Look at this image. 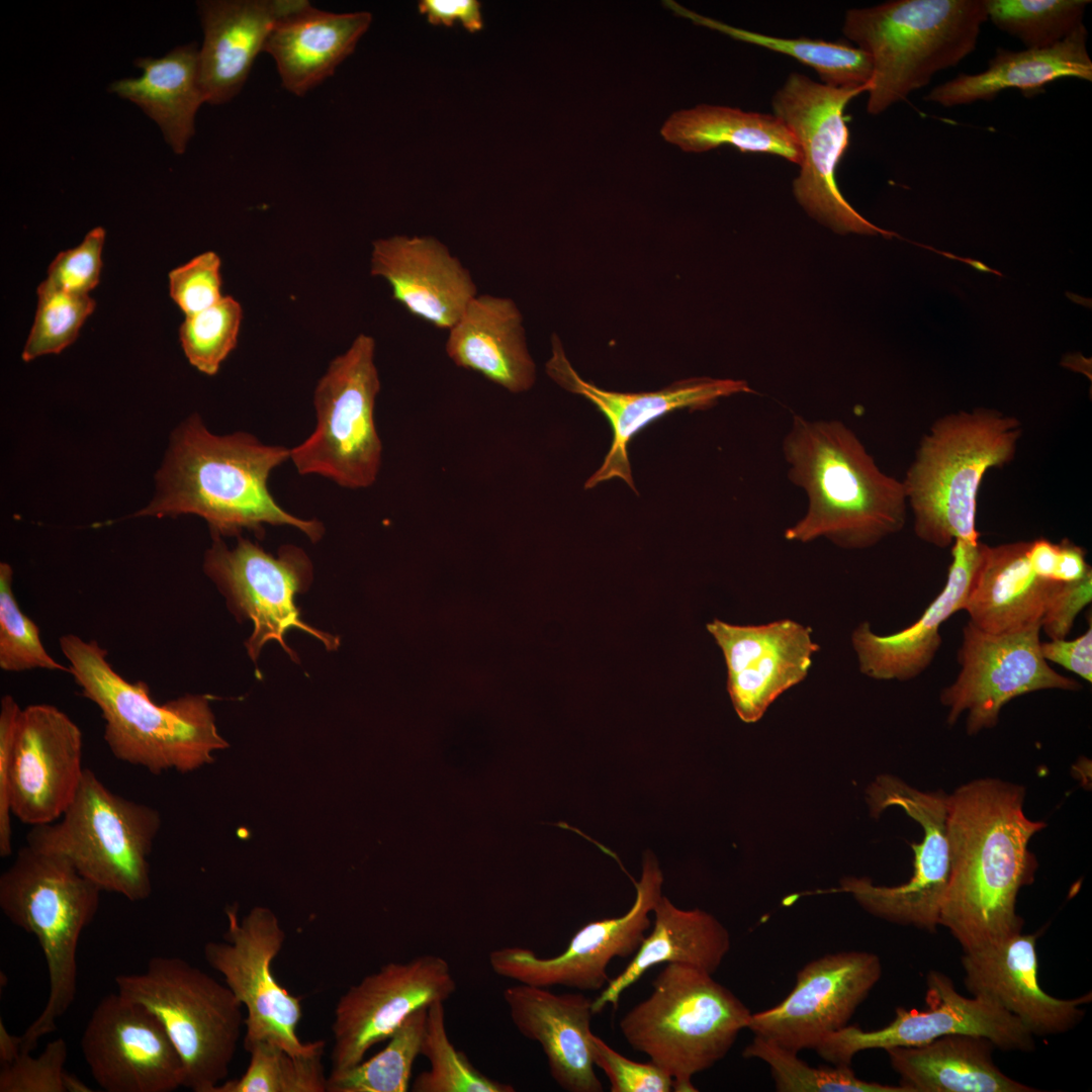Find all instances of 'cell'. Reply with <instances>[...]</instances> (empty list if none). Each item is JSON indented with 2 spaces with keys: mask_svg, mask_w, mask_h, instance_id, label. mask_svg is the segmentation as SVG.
Masks as SVG:
<instances>
[{
  "mask_svg": "<svg viewBox=\"0 0 1092 1092\" xmlns=\"http://www.w3.org/2000/svg\"><path fill=\"white\" fill-rule=\"evenodd\" d=\"M1025 788L995 778L973 780L947 794L950 874L939 925L964 951L1022 931L1017 895L1032 884V836L1045 828L1024 813Z\"/></svg>",
  "mask_w": 1092,
  "mask_h": 1092,
  "instance_id": "1",
  "label": "cell"
},
{
  "mask_svg": "<svg viewBox=\"0 0 1092 1092\" xmlns=\"http://www.w3.org/2000/svg\"><path fill=\"white\" fill-rule=\"evenodd\" d=\"M290 459V449L262 443L247 432L215 435L193 415L177 427L157 474L152 502L135 517L196 515L211 536H258L265 525L290 526L311 542L324 535L323 524L284 511L268 488L271 472Z\"/></svg>",
  "mask_w": 1092,
  "mask_h": 1092,
  "instance_id": "2",
  "label": "cell"
},
{
  "mask_svg": "<svg viewBox=\"0 0 1092 1092\" xmlns=\"http://www.w3.org/2000/svg\"><path fill=\"white\" fill-rule=\"evenodd\" d=\"M783 453L790 480L808 497L804 517L786 530L787 540L824 537L844 549H866L903 529V482L883 472L840 421L794 417Z\"/></svg>",
  "mask_w": 1092,
  "mask_h": 1092,
  "instance_id": "3",
  "label": "cell"
},
{
  "mask_svg": "<svg viewBox=\"0 0 1092 1092\" xmlns=\"http://www.w3.org/2000/svg\"><path fill=\"white\" fill-rule=\"evenodd\" d=\"M69 673L104 720L103 738L113 756L153 775L188 772L213 761L229 747L219 735L207 695H184L158 704L149 686L122 677L96 640L60 637Z\"/></svg>",
  "mask_w": 1092,
  "mask_h": 1092,
  "instance_id": "4",
  "label": "cell"
},
{
  "mask_svg": "<svg viewBox=\"0 0 1092 1092\" xmlns=\"http://www.w3.org/2000/svg\"><path fill=\"white\" fill-rule=\"evenodd\" d=\"M1021 423L991 408L937 419L918 445L902 480L915 535L946 548L957 539L979 540L978 492L984 475L1016 454Z\"/></svg>",
  "mask_w": 1092,
  "mask_h": 1092,
  "instance_id": "5",
  "label": "cell"
},
{
  "mask_svg": "<svg viewBox=\"0 0 1092 1092\" xmlns=\"http://www.w3.org/2000/svg\"><path fill=\"white\" fill-rule=\"evenodd\" d=\"M986 0H893L846 11L842 32L871 60L867 111L878 115L957 66L977 46Z\"/></svg>",
  "mask_w": 1092,
  "mask_h": 1092,
  "instance_id": "6",
  "label": "cell"
},
{
  "mask_svg": "<svg viewBox=\"0 0 1092 1092\" xmlns=\"http://www.w3.org/2000/svg\"><path fill=\"white\" fill-rule=\"evenodd\" d=\"M652 991L620 1020L628 1044L667 1073L675 1092H696L692 1079L722 1060L751 1012L701 969L665 964Z\"/></svg>",
  "mask_w": 1092,
  "mask_h": 1092,
  "instance_id": "7",
  "label": "cell"
},
{
  "mask_svg": "<svg viewBox=\"0 0 1092 1092\" xmlns=\"http://www.w3.org/2000/svg\"><path fill=\"white\" fill-rule=\"evenodd\" d=\"M101 890L63 855L21 847L0 876V908L6 918L33 934L48 967L50 990L37 1018L21 1036V1052L56 1029L77 992V948L93 921Z\"/></svg>",
  "mask_w": 1092,
  "mask_h": 1092,
  "instance_id": "8",
  "label": "cell"
},
{
  "mask_svg": "<svg viewBox=\"0 0 1092 1092\" xmlns=\"http://www.w3.org/2000/svg\"><path fill=\"white\" fill-rule=\"evenodd\" d=\"M160 828L156 808L113 793L85 768L66 812L32 826L26 844L65 856L101 891L139 902L153 891L150 856Z\"/></svg>",
  "mask_w": 1092,
  "mask_h": 1092,
  "instance_id": "9",
  "label": "cell"
},
{
  "mask_svg": "<svg viewBox=\"0 0 1092 1092\" xmlns=\"http://www.w3.org/2000/svg\"><path fill=\"white\" fill-rule=\"evenodd\" d=\"M117 992L162 1023L183 1066V1087L212 1092L230 1071L245 1026L225 984L177 957L152 958L142 973L116 976Z\"/></svg>",
  "mask_w": 1092,
  "mask_h": 1092,
  "instance_id": "10",
  "label": "cell"
},
{
  "mask_svg": "<svg viewBox=\"0 0 1092 1092\" xmlns=\"http://www.w3.org/2000/svg\"><path fill=\"white\" fill-rule=\"evenodd\" d=\"M374 356V339L360 334L317 381L315 429L290 449V460L299 474L321 475L351 489L375 482L382 444L374 423L380 390Z\"/></svg>",
  "mask_w": 1092,
  "mask_h": 1092,
  "instance_id": "11",
  "label": "cell"
},
{
  "mask_svg": "<svg viewBox=\"0 0 1092 1092\" xmlns=\"http://www.w3.org/2000/svg\"><path fill=\"white\" fill-rule=\"evenodd\" d=\"M864 87H832L800 73H791L774 94V114L791 130L801 151L800 173L793 191L807 213L841 234H897L883 230L859 214L843 197L837 166L849 145L844 111Z\"/></svg>",
  "mask_w": 1092,
  "mask_h": 1092,
  "instance_id": "12",
  "label": "cell"
},
{
  "mask_svg": "<svg viewBox=\"0 0 1092 1092\" xmlns=\"http://www.w3.org/2000/svg\"><path fill=\"white\" fill-rule=\"evenodd\" d=\"M203 569L238 621L253 623L246 642L253 661L269 641H277L296 661V654L284 641L293 628L315 637L328 650L338 648L339 639L306 624L295 604L296 595L306 592L313 578L312 562L301 548L283 545L274 556L242 536H238L234 548L228 547L221 537L212 536Z\"/></svg>",
  "mask_w": 1092,
  "mask_h": 1092,
  "instance_id": "13",
  "label": "cell"
},
{
  "mask_svg": "<svg viewBox=\"0 0 1092 1092\" xmlns=\"http://www.w3.org/2000/svg\"><path fill=\"white\" fill-rule=\"evenodd\" d=\"M225 913L223 939L206 942L203 954L247 1010L245 1050L258 1041L275 1043L297 1056L324 1050L323 1039L300 1040V999L282 987L272 972L286 938L277 916L266 907H255L242 919L236 908L230 907Z\"/></svg>",
  "mask_w": 1092,
  "mask_h": 1092,
  "instance_id": "14",
  "label": "cell"
},
{
  "mask_svg": "<svg viewBox=\"0 0 1092 1092\" xmlns=\"http://www.w3.org/2000/svg\"><path fill=\"white\" fill-rule=\"evenodd\" d=\"M871 812L879 816L897 806L922 828L920 843H913V874L899 886L874 885L868 878L848 877L828 892L850 894L869 913L887 921L935 932L950 874L947 841V794L922 792L900 779L883 775L867 791Z\"/></svg>",
  "mask_w": 1092,
  "mask_h": 1092,
  "instance_id": "15",
  "label": "cell"
},
{
  "mask_svg": "<svg viewBox=\"0 0 1092 1092\" xmlns=\"http://www.w3.org/2000/svg\"><path fill=\"white\" fill-rule=\"evenodd\" d=\"M1040 626L1013 633L985 632L970 621L963 628L958 652L961 670L942 689L939 700L953 725L967 713L969 735L994 728L1002 708L1011 700L1043 690L1075 692L1077 680L1058 673L1040 652Z\"/></svg>",
  "mask_w": 1092,
  "mask_h": 1092,
  "instance_id": "16",
  "label": "cell"
},
{
  "mask_svg": "<svg viewBox=\"0 0 1092 1092\" xmlns=\"http://www.w3.org/2000/svg\"><path fill=\"white\" fill-rule=\"evenodd\" d=\"M662 884L659 864L647 852L640 881L635 883V901L624 915L585 924L555 957L541 958L530 948L507 946L489 952V966L497 976L521 984L602 991L611 980L607 973L611 961L633 957L642 943L651 926L649 914L662 896Z\"/></svg>",
  "mask_w": 1092,
  "mask_h": 1092,
  "instance_id": "17",
  "label": "cell"
},
{
  "mask_svg": "<svg viewBox=\"0 0 1092 1092\" xmlns=\"http://www.w3.org/2000/svg\"><path fill=\"white\" fill-rule=\"evenodd\" d=\"M926 986L927 1010L898 1007L895 1019L876 1030L846 1025L825 1037L817 1054L835 1066H850L861 1051L920 1045L950 1034L983 1036L1002 1051L1034 1050V1035L994 1001L960 994L951 979L937 971L928 973Z\"/></svg>",
  "mask_w": 1092,
  "mask_h": 1092,
  "instance_id": "18",
  "label": "cell"
},
{
  "mask_svg": "<svg viewBox=\"0 0 1092 1092\" xmlns=\"http://www.w3.org/2000/svg\"><path fill=\"white\" fill-rule=\"evenodd\" d=\"M457 983L449 963L437 954L391 962L366 975L339 998L332 1024V1071L364 1060L415 1011L446 1002Z\"/></svg>",
  "mask_w": 1092,
  "mask_h": 1092,
  "instance_id": "19",
  "label": "cell"
},
{
  "mask_svg": "<svg viewBox=\"0 0 1092 1092\" xmlns=\"http://www.w3.org/2000/svg\"><path fill=\"white\" fill-rule=\"evenodd\" d=\"M96 1084L106 1092H172L183 1087L181 1059L160 1020L120 993L103 997L81 1036Z\"/></svg>",
  "mask_w": 1092,
  "mask_h": 1092,
  "instance_id": "20",
  "label": "cell"
},
{
  "mask_svg": "<svg viewBox=\"0 0 1092 1092\" xmlns=\"http://www.w3.org/2000/svg\"><path fill=\"white\" fill-rule=\"evenodd\" d=\"M882 975L879 957L838 951L813 960L797 974L796 985L778 1005L752 1013L754 1035L798 1053L813 1049L847 1025Z\"/></svg>",
  "mask_w": 1092,
  "mask_h": 1092,
  "instance_id": "21",
  "label": "cell"
},
{
  "mask_svg": "<svg viewBox=\"0 0 1092 1092\" xmlns=\"http://www.w3.org/2000/svg\"><path fill=\"white\" fill-rule=\"evenodd\" d=\"M82 750L80 728L56 706L21 709L10 764L12 815L31 827L59 820L80 788Z\"/></svg>",
  "mask_w": 1092,
  "mask_h": 1092,
  "instance_id": "22",
  "label": "cell"
},
{
  "mask_svg": "<svg viewBox=\"0 0 1092 1092\" xmlns=\"http://www.w3.org/2000/svg\"><path fill=\"white\" fill-rule=\"evenodd\" d=\"M706 628L723 652L727 691L746 723L757 722L777 698L803 681L820 649L811 628L790 619L762 625L714 619Z\"/></svg>",
  "mask_w": 1092,
  "mask_h": 1092,
  "instance_id": "23",
  "label": "cell"
},
{
  "mask_svg": "<svg viewBox=\"0 0 1092 1092\" xmlns=\"http://www.w3.org/2000/svg\"><path fill=\"white\" fill-rule=\"evenodd\" d=\"M551 345L547 374L562 388L589 400L608 419L613 431L611 448L601 467L585 481V489L621 478L636 492L627 448L638 433L676 410L708 408L721 397L751 391L745 381L710 377L684 379L656 391H609L579 376L556 335L552 336Z\"/></svg>",
  "mask_w": 1092,
  "mask_h": 1092,
  "instance_id": "24",
  "label": "cell"
},
{
  "mask_svg": "<svg viewBox=\"0 0 1092 1092\" xmlns=\"http://www.w3.org/2000/svg\"><path fill=\"white\" fill-rule=\"evenodd\" d=\"M1036 938L1018 932L964 951V984L972 995L1014 1015L1033 1035L1064 1033L1080 1022L1081 1006L1091 1001V993L1075 999L1045 993L1037 980Z\"/></svg>",
  "mask_w": 1092,
  "mask_h": 1092,
  "instance_id": "25",
  "label": "cell"
},
{
  "mask_svg": "<svg viewBox=\"0 0 1092 1092\" xmlns=\"http://www.w3.org/2000/svg\"><path fill=\"white\" fill-rule=\"evenodd\" d=\"M370 274L411 314L449 330L477 295L470 272L438 239L392 236L372 243Z\"/></svg>",
  "mask_w": 1092,
  "mask_h": 1092,
  "instance_id": "26",
  "label": "cell"
},
{
  "mask_svg": "<svg viewBox=\"0 0 1092 1092\" xmlns=\"http://www.w3.org/2000/svg\"><path fill=\"white\" fill-rule=\"evenodd\" d=\"M504 1001L514 1026L541 1045L553 1081L567 1092H602L592 1055L593 1000L578 992L555 993L518 983Z\"/></svg>",
  "mask_w": 1092,
  "mask_h": 1092,
  "instance_id": "27",
  "label": "cell"
},
{
  "mask_svg": "<svg viewBox=\"0 0 1092 1092\" xmlns=\"http://www.w3.org/2000/svg\"><path fill=\"white\" fill-rule=\"evenodd\" d=\"M985 546L979 540H954L943 588L909 627L885 636L874 633L868 622L854 629L851 643L861 673L875 679L909 680L931 664L942 643L940 627L964 611Z\"/></svg>",
  "mask_w": 1092,
  "mask_h": 1092,
  "instance_id": "28",
  "label": "cell"
},
{
  "mask_svg": "<svg viewBox=\"0 0 1092 1092\" xmlns=\"http://www.w3.org/2000/svg\"><path fill=\"white\" fill-rule=\"evenodd\" d=\"M304 0H204L197 3L203 29L198 70L205 102L232 100L277 22L300 10Z\"/></svg>",
  "mask_w": 1092,
  "mask_h": 1092,
  "instance_id": "29",
  "label": "cell"
},
{
  "mask_svg": "<svg viewBox=\"0 0 1092 1092\" xmlns=\"http://www.w3.org/2000/svg\"><path fill=\"white\" fill-rule=\"evenodd\" d=\"M522 322L511 298L477 294L448 330L446 353L458 367L513 393L526 391L535 382L536 368Z\"/></svg>",
  "mask_w": 1092,
  "mask_h": 1092,
  "instance_id": "30",
  "label": "cell"
},
{
  "mask_svg": "<svg viewBox=\"0 0 1092 1092\" xmlns=\"http://www.w3.org/2000/svg\"><path fill=\"white\" fill-rule=\"evenodd\" d=\"M371 21L366 11L334 13L308 3L277 22L263 52L274 59L283 87L302 96L334 74Z\"/></svg>",
  "mask_w": 1092,
  "mask_h": 1092,
  "instance_id": "31",
  "label": "cell"
},
{
  "mask_svg": "<svg viewBox=\"0 0 1092 1092\" xmlns=\"http://www.w3.org/2000/svg\"><path fill=\"white\" fill-rule=\"evenodd\" d=\"M1087 40L1088 31L1081 24L1050 48L1023 51L999 48L985 71L973 75L960 74L932 88L924 99L944 107H953L991 100L1010 88L1031 95L1062 78L1092 81V61Z\"/></svg>",
  "mask_w": 1092,
  "mask_h": 1092,
  "instance_id": "32",
  "label": "cell"
},
{
  "mask_svg": "<svg viewBox=\"0 0 1092 1092\" xmlns=\"http://www.w3.org/2000/svg\"><path fill=\"white\" fill-rule=\"evenodd\" d=\"M652 912V930L625 969L593 1000L595 1014L608 1005L616 1008L623 992L657 965H688L713 975L731 948L729 931L704 910L679 909L661 896Z\"/></svg>",
  "mask_w": 1092,
  "mask_h": 1092,
  "instance_id": "33",
  "label": "cell"
},
{
  "mask_svg": "<svg viewBox=\"0 0 1092 1092\" xmlns=\"http://www.w3.org/2000/svg\"><path fill=\"white\" fill-rule=\"evenodd\" d=\"M1029 542L985 546L964 607L970 622L994 633H1013L1040 626L1058 581L1043 579L1030 568Z\"/></svg>",
  "mask_w": 1092,
  "mask_h": 1092,
  "instance_id": "34",
  "label": "cell"
},
{
  "mask_svg": "<svg viewBox=\"0 0 1092 1092\" xmlns=\"http://www.w3.org/2000/svg\"><path fill=\"white\" fill-rule=\"evenodd\" d=\"M986 1037L950 1034L928 1043L886 1050L907 1092H1033L994 1063Z\"/></svg>",
  "mask_w": 1092,
  "mask_h": 1092,
  "instance_id": "35",
  "label": "cell"
},
{
  "mask_svg": "<svg viewBox=\"0 0 1092 1092\" xmlns=\"http://www.w3.org/2000/svg\"><path fill=\"white\" fill-rule=\"evenodd\" d=\"M195 43L178 46L165 56L139 58L136 78L112 82L108 91L136 104L160 127L174 153L182 155L195 132V115L205 102Z\"/></svg>",
  "mask_w": 1092,
  "mask_h": 1092,
  "instance_id": "36",
  "label": "cell"
},
{
  "mask_svg": "<svg viewBox=\"0 0 1092 1092\" xmlns=\"http://www.w3.org/2000/svg\"><path fill=\"white\" fill-rule=\"evenodd\" d=\"M661 135L688 153L730 145L740 152L769 154L801 163L797 140L775 114L701 104L674 112L662 125Z\"/></svg>",
  "mask_w": 1092,
  "mask_h": 1092,
  "instance_id": "37",
  "label": "cell"
},
{
  "mask_svg": "<svg viewBox=\"0 0 1092 1092\" xmlns=\"http://www.w3.org/2000/svg\"><path fill=\"white\" fill-rule=\"evenodd\" d=\"M669 6L700 25L725 33L734 39L789 56L811 67L825 85L864 87L868 91L872 77L871 60L855 46L804 36L789 38L767 35L703 16L674 2H669Z\"/></svg>",
  "mask_w": 1092,
  "mask_h": 1092,
  "instance_id": "38",
  "label": "cell"
},
{
  "mask_svg": "<svg viewBox=\"0 0 1092 1092\" xmlns=\"http://www.w3.org/2000/svg\"><path fill=\"white\" fill-rule=\"evenodd\" d=\"M427 1008L412 1013L375 1056L346 1070L331 1071L327 1092H405L421 1053Z\"/></svg>",
  "mask_w": 1092,
  "mask_h": 1092,
  "instance_id": "39",
  "label": "cell"
},
{
  "mask_svg": "<svg viewBox=\"0 0 1092 1092\" xmlns=\"http://www.w3.org/2000/svg\"><path fill=\"white\" fill-rule=\"evenodd\" d=\"M421 1056L430 1068L413 1081V1092H515L514 1086L481 1073L448 1036L444 1002L427 1009Z\"/></svg>",
  "mask_w": 1092,
  "mask_h": 1092,
  "instance_id": "40",
  "label": "cell"
},
{
  "mask_svg": "<svg viewBox=\"0 0 1092 1092\" xmlns=\"http://www.w3.org/2000/svg\"><path fill=\"white\" fill-rule=\"evenodd\" d=\"M246 1051L250 1063L245 1073L224 1080L212 1092H327L325 1049L297 1056L275 1043L258 1041Z\"/></svg>",
  "mask_w": 1092,
  "mask_h": 1092,
  "instance_id": "41",
  "label": "cell"
},
{
  "mask_svg": "<svg viewBox=\"0 0 1092 1092\" xmlns=\"http://www.w3.org/2000/svg\"><path fill=\"white\" fill-rule=\"evenodd\" d=\"M1088 0H986L987 20L1026 49L1050 48L1083 24Z\"/></svg>",
  "mask_w": 1092,
  "mask_h": 1092,
  "instance_id": "42",
  "label": "cell"
},
{
  "mask_svg": "<svg viewBox=\"0 0 1092 1092\" xmlns=\"http://www.w3.org/2000/svg\"><path fill=\"white\" fill-rule=\"evenodd\" d=\"M742 1056L763 1061L780 1092H907L901 1085H883L857 1078L850 1066L814 1068L767 1039L754 1035Z\"/></svg>",
  "mask_w": 1092,
  "mask_h": 1092,
  "instance_id": "43",
  "label": "cell"
},
{
  "mask_svg": "<svg viewBox=\"0 0 1092 1092\" xmlns=\"http://www.w3.org/2000/svg\"><path fill=\"white\" fill-rule=\"evenodd\" d=\"M242 321V305L230 295L206 309L185 315L179 338L189 363L206 375H215L238 344Z\"/></svg>",
  "mask_w": 1092,
  "mask_h": 1092,
  "instance_id": "44",
  "label": "cell"
},
{
  "mask_svg": "<svg viewBox=\"0 0 1092 1092\" xmlns=\"http://www.w3.org/2000/svg\"><path fill=\"white\" fill-rule=\"evenodd\" d=\"M0 667L8 672L35 668L69 672L46 650L37 625L19 608L13 592V569L0 563Z\"/></svg>",
  "mask_w": 1092,
  "mask_h": 1092,
  "instance_id": "45",
  "label": "cell"
},
{
  "mask_svg": "<svg viewBox=\"0 0 1092 1092\" xmlns=\"http://www.w3.org/2000/svg\"><path fill=\"white\" fill-rule=\"evenodd\" d=\"M34 322L22 351L29 362L47 354H58L71 345L94 308L89 294H74L38 285Z\"/></svg>",
  "mask_w": 1092,
  "mask_h": 1092,
  "instance_id": "46",
  "label": "cell"
},
{
  "mask_svg": "<svg viewBox=\"0 0 1092 1092\" xmlns=\"http://www.w3.org/2000/svg\"><path fill=\"white\" fill-rule=\"evenodd\" d=\"M67 1056L62 1037L49 1041L37 1057L21 1052L12 1062L1 1065L0 1092H66Z\"/></svg>",
  "mask_w": 1092,
  "mask_h": 1092,
  "instance_id": "47",
  "label": "cell"
},
{
  "mask_svg": "<svg viewBox=\"0 0 1092 1092\" xmlns=\"http://www.w3.org/2000/svg\"><path fill=\"white\" fill-rule=\"evenodd\" d=\"M105 230L92 229L75 248L63 251L51 263L39 286L74 294H88L99 282Z\"/></svg>",
  "mask_w": 1092,
  "mask_h": 1092,
  "instance_id": "48",
  "label": "cell"
},
{
  "mask_svg": "<svg viewBox=\"0 0 1092 1092\" xmlns=\"http://www.w3.org/2000/svg\"><path fill=\"white\" fill-rule=\"evenodd\" d=\"M220 266L218 255L207 251L170 271V296L185 315L206 309L223 297Z\"/></svg>",
  "mask_w": 1092,
  "mask_h": 1092,
  "instance_id": "49",
  "label": "cell"
},
{
  "mask_svg": "<svg viewBox=\"0 0 1092 1092\" xmlns=\"http://www.w3.org/2000/svg\"><path fill=\"white\" fill-rule=\"evenodd\" d=\"M592 1055L595 1066L608 1077L611 1092H670L671 1077L651 1061L630 1060L592 1034Z\"/></svg>",
  "mask_w": 1092,
  "mask_h": 1092,
  "instance_id": "50",
  "label": "cell"
},
{
  "mask_svg": "<svg viewBox=\"0 0 1092 1092\" xmlns=\"http://www.w3.org/2000/svg\"><path fill=\"white\" fill-rule=\"evenodd\" d=\"M1092 572L1073 582H1058L1048 602L1040 630L1050 639H1066L1078 614L1091 603Z\"/></svg>",
  "mask_w": 1092,
  "mask_h": 1092,
  "instance_id": "51",
  "label": "cell"
},
{
  "mask_svg": "<svg viewBox=\"0 0 1092 1092\" xmlns=\"http://www.w3.org/2000/svg\"><path fill=\"white\" fill-rule=\"evenodd\" d=\"M21 708L10 695L0 705V855L12 852V812L9 799L10 764L15 730Z\"/></svg>",
  "mask_w": 1092,
  "mask_h": 1092,
  "instance_id": "52",
  "label": "cell"
},
{
  "mask_svg": "<svg viewBox=\"0 0 1092 1092\" xmlns=\"http://www.w3.org/2000/svg\"><path fill=\"white\" fill-rule=\"evenodd\" d=\"M1042 657L1049 662H1054L1069 671L1077 674L1086 681H1092V625L1084 634L1073 639H1050L1040 642Z\"/></svg>",
  "mask_w": 1092,
  "mask_h": 1092,
  "instance_id": "53",
  "label": "cell"
},
{
  "mask_svg": "<svg viewBox=\"0 0 1092 1092\" xmlns=\"http://www.w3.org/2000/svg\"><path fill=\"white\" fill-rule=\"evenodd\" d=\"M419 11L434 25L453 26L458 22L470 32L483 27L481 4L476 0H423Z\"/></svg>",
  "mask_w": 1092,
  "mask_h": 1092,
  "instance_id": "54",
  "label": "cell"
},
{
  "mask_svg": "<svg viewBox=\"0 0 1092 1092\" xmlns=\"http://www.w3.org/2000/svg\"><path fill=\"white\" fill-rule=\"evenodd\" d=\"M1058 545L1059 551L1053 576L1054 581L1073 582L1082 579L1091 572L1083 548L1067 539L1062 540Z\"/></svg>",
  "mask_w": 1092,
  "mask_h": 1092,
  "instance_id": "55",
  "label": "cell"
},
{
  "mask_svg": "<svg viewBox=\"0 0 1092 1092\" xmlns=\"http://www.w3.org/2000/svg\"><path fill=\"white\" fill-rule=\"evenodd\" d=\"M1058 551L1059 545L1046 539L1029 541L1026 555L1031 570L1043 579L1053 580Z\"/></svg>",
  "mask_w": 1092,
  "mask_h": 1092,
  "instance_id": "56",
  "label": "cell"
},
{
  "mask_svg": "<svg viewBox=\"0 0 1092 1092\" xmlns=\"http://www.w3.org/2000/svg\"><path fill=\"white\" fill-rule=\"evenodd\" d=\"M21 1053V1036L11 1034L0 1020V1065L12 1062Z\"/></svg>",
  "mask_w": 1092,
  "mask_h": 1092,
  "instance_id": "57",
  "label": "cell"
},
{
  "mask_svg": "<svg viewBox=\"0 0 1092 1092\" xmlns=\"http://www.w3.org/2000/svg\"><path fill=\"white\" fill-rule=\"evenodd\" d=\"M915 245H917L919 247H922L924 249H927L929 251L935 252V253H937V254H939V255H941V256H943L945 258H949V259H953V260L964 262V263L970 265L971 267H973L974 269H976V270H978L980 272L992 273V274H995L997 276H1002L1003 275L1000 271L988 267L986 264H984L981 261L972 259V258H967V257L956 256V255H953L951 253L940 251V250H937V249H935L933 247L925 246V245L918 244V243H915Z\"/></svg>",
  "mask_w": 1092,
  "mask_h": 1092,
  "instance_id": "58",
  "label": "cell"
},
{
  "mask_svg": "<svg viewBox=\"0 0 1092 1092\" xmlns=\"http://www.w3.org/2000/svg\"><path fill=\"white\" fill-rule=\"evenodd\" d=\"M66 1092H90L92 1089L75 1075L67 1072L65 1077Z\"/></svg>",
  "mask_w": 1092,
  "mask_h": 1092,
  "instance_id": "59",
  "label": "cell"
}]
</instances>
